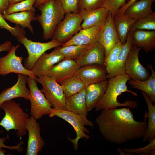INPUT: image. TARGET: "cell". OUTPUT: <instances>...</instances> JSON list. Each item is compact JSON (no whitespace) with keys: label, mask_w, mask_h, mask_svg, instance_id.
I'll return each mask as SVG.
<instances>
[{"label":"cell","mask_w":155,"mask_h":155,"mask_svg":"<svg viewBox=\"0 0 155 155\" xmlns=\"http://www.w3.org/2000/svg\"><path fill=\"white\" fill-rule=\"evenodd\" d=\"M155 0H138L125 10L124 14L133 19L138 20L145 17L153 12L152 5Z\"/></svg>","instance_id":"obj_24"},{"label":"cell","mask_w":155,"mask_h":155,"mask_svg":"<svg viewBox=\"0 0 155 155\" xmlns=\"http://www.w3.org/2000/svg\"><path fill=\"white\" fill-rule=\"evenodd\" d=\"M137 0H130L127 3H125L124 5L120 8L117 13L121 14H124V11L126 9L133 3Z\"/></svg>","instance_id":"obj_43"},{"label":"cell","mask_w":155,"mask_h":155,"mask_svg":"<svg viewBox=\"0 0 155 155\" xmlns=\"http://www.w3.org/2000/svg\"><path fill=\"white\" fill-rule=\"evenodd\" d=\"M26 126L28 136L26 155H38L45 145L41 136L39 124L31 116L27 119Z\"/></svg>","instance_id":"obj_12"},{"label":"cell","mask_w":155,"mask_h":155,"mask_svg":"<svg viewBox=\"0 0 155 155\" xmlns=\"http://www.w3.org/2000/svg\"><path fill=\"white\" fill-rule=\"evenodd\" d=\"M101 29V27L98 26L81 29L62 46L92 45L98 42Z\"/></svg>","instance_id":"obj_18"},{"label":"cell","mask_w":155,"mask_h":155,"mask_svg":"<svg viewBox=\"0 0 155 155\" xmlns=\"http://www.w3.org/2000/svg\"><path fill=\"white\" fill-rule=\"evenodd\" d=\"M148 67L151 72V75L147 80L145 81L129 80L128 84L131 87L139 90L146 94L152 103L155 102V71L152 64H148Z\"/></svg>","instance_id":"obj_26"},{"label":"cell","mask_w":155,"mask_h":155,"mask_svg":"<svg viewBox=\"0 0 155 155\" xmlns=\"http://www.w3.org/2000/svg\"><path fill=\"white\" fill-rule=\"evenodd\" d=\"M60 47H55L49 53H44L37 59L31 70L36 77L45 75L55 64L65 59L64 55L60 52Z\"/></svg>","instance_id":"obj_13"},{"label":"cell","mask_w":155,"mask_h":155,"mask_svg":"<svg viewBox=\"0 0 155 155\" xmlns=\"http://www.w3.org/2000/svg\"><path fill=\"white\" fill-rule=\"evenodd\" d=\"M91 46L71 45L62 46L60 47L59 51L64 55L65 59L75 60L81 57Z\"/></svg>","instance_id":"obj_31"},{"label":"cell","mask_w":155,"mask_h":155,"mask_svg":"<svg viewBox=\"0 0 155 155\" xmlns=\"http://www.w3.org/2000/svg\"><path fill=\"white\" fill-rule=\"evenodd\" d=\"M148 116L146 111L143 121H138L127 108H104L101 110L96 121L105 139L121 144L144 137L147 129Z\"/></svg>","instance_id":"obj_1"},{"label":"cell","mask_w":155,"mask_h":155,"mask_svg":"<svg viewBox=\"0 0 155 155\" xmlns=\"http://www.w3.org/2000/svg\"><path fill=\"white\" fill-rule=\"evenodd\" d=\"M82 21L80 13H65L64 19L56 28L51 39L60 43H65L82 29Z\"/></svg>","instance_id":"obj_7"},{"label":"cell","mask_w":155,"mask_h":155,"mask_svg":"<svg viewBox=\"0 0 155 155\" xmlns=\"http://www.w3.org/2000/svg\"><path fill=\"white\" fill-rule=\"evenodd\" d=\"M114 24L121 43L126 42L130 30L137 20L133 19L124 14L116 13L113 16Z\"/></svg>","instance_id":"obj_25"},{"label":"cell","mask_w":155,"mask_h":155,"mask_svg":"<svg viewBox=\"0 0 155 155\" xmlns=\"http://www.w3.org/2000/svg\"><path fill=\"white\" fill-rule=\"evenodd\" d=\"M49 0H36L34 5V7H37L38 6Z\"/></svg>","instance_id":"obj_45"},{"label":"cell","mask_w":155,"mask_h":155,"mask_svg":"<svg viewBox=\"0 0 155 155\" xmlns=\"http://www.w3.org/2000/svg\"><path fill=\"white\" fill-rule=\"evenodd\" d=\"M36 0H25L16 4L9 5L5 15L24 11L36 12L33 6Z\"/></svg>","instance_id":"obj_33"},{"label":"cell","mask_w":155,"mask_h":155,"mask_svg":"<svg viewBox=\"0 0 155 155\" xmlns=\"http://www.w3.org/2000/svg\"><path fill=\"white\" fill-rule=\"evenodd\" d=\"M108 83L106 80L86 86V104L88 112L95 108L105 92Z\"/></svg>","instance_id":"obj_21"},{"label":"cell","mask_w":155,"mask_h":155,"mask_svg":"<svg viewBox=\"0 0 155 155\" xmlns=\"http://www.w3.org/2000/svg\"><path fill=\"white\" fill-rule=\"evenodd\" d=\"M105 0H79L80 12L96 9L102 7Z\"/></svg>","instance_id":"obj_37"},{"label":"cell","mask_w":155,"mask_h":155,"mask_svg":"<svg viewBox=\"0 0 155 155\" xmlns=\"http://www.w3.org/2000/svg\"><path fill=\"white\" fill-rule=\"evenodd\" d=\"M66 110L80 115L88 112L86 99L85 88L80 92L66 98Z\"/></svg>","instance_id":"obj_27"},{"label":"cell","mask_w":155,"mask_h":155,"mask_svg":"<svg viewBox=\"0 0 155 155\" xmlns=\"http://www.w3.org/2000/svg\"><path fill=\"white\" fill-rule=\"evenodd\" d=\"M141 49L133 44L126 61L125 74L133 80L145 81L150 76L148 69L139 61V53Z\"/></svg>","instance_id":"obj_11"},{"label":"cell","mask_w":155,"mask_h":155,"mask_svg":"<svg viewBox=\"0 0 155 155\" xmlns=\"http://www.w3.org/2000/svg\"><path fill=\"white\" fill-rule=\"evenodd\" d=\"M130 79L129 77L126 74L119 75L108 78L106 90L95 107L96 110L98 111L103 109L115 108L121 106L135 108L138 106L136 102L127 100L121 103L118 102L117 99L118 96L126 92L135 96H137V93L127 88L126 83Z\"/></svg>","instance_id":"obj_2"},{"label":"cell","mask_w":155,"mask_h":155,"mask_svg":"<svg viewBox=\"0 0 155 155\" xmlns=\"http://www.w3.org/2000/svg\"><path fill=\"white\" fill-rule=\"evenodd\" d=\"M17 40L25 46L28 51V56L24 60V66L30 71L37 59L46 51L63 44L54 39L45 43L34 42L26 37L19 38Z\"/></svg>","instance_id":"obj_9"},{"label":"cell","mask_w":155,"mask_h":155,"mask_svg":"<svg viewBox=\"0 0 155 155\" xmlns=\"http://www.w3.org/2000/svg\"><path fill=\"white\" fill-rule=\"evenodd\" d=\"M36 81L42 85L41 90L53 108L66 110V98L59 83L54 79L46 75L38 77Z\"/></svg>","instance_id":"obj_6"},{"label":"cell","mask_w":155,"mask_h":155,"mask_svg":"<svg viewBox=\"0 0 155 155\" xmlns=\"http://www.w3.org/2000/svg\"><path fill=\"white\" fill-rule=\"evenodd\" d=\"M49 115L50 117L56 116L61 118L72 126L75 131L76 137L73 139L69 137L68 139L72 143L76 151L78 150V142L80 139L85 138L88 140L90 138L89 135L87 134L89 133V131L85 126L92 127L94 124L88 119L86 115H80L66 110L53 108H51Z\"/></svg>","instance_id":"obj_5"},{"label":"cell","mask_w":155,"mask_h":155,"mask_svg":"<svg viewBox=\"0 0 155 155\" xmlns=\"http://www.w3.org/2000/svg\"><path fill=\"white\" fill-rule=\"evenodd\" d=\"M37 8L41 12L36 18L43 30V38L51 39L57 26L64 19L65 12L58 0H49Z\"/></svg>","instance_id":"obj_3"},{"label":"cell","mask_w":155,"mask_h":155,"mask_svg":"<svg viewBox=\"0 0 155 155\" xmlns=\"http://www.w3.org/2000/svg\"><path fill=\"white\" fill-rule=\"evenodd\" d=\"M109 13L108 11L103 7L80 12L79 13L83 21L81 25L82 29L95 26L102 27L106 22Z\"/></svg>","instance_id":"obj_20"},{"label":"cell","mask_w":155,"mask_h":155,"mask_svg":"<svg viewBox=\"0 0 155 155\" xmlns=\"http://www.w3.org/2000/svg\"><path fill=\"white\" fill-rule=\"evenodd\" d=\"M123 45L121 42L117 44L105 58V65L108 73L113 70L117 61L119 52Z\"/></svg>","instance_id":"obj_34"},{"label":"cell","mask_w":155,"mask_h":155,"mask_svg":"<svg viewBox=\"0 0 155 155\" xmlns=\"http://www.w3.org/2000/svg\"><path fill=\"white\" fill-rule=\"evenodd\" d=\"M35 13L30 11H24L3 16L5 19L10 22L18 25L23 29L27 28L32 34H34V28L31 25V22L37 20Z\"/></svg>","instance_id":"obj_28"},{"label":"cell","mask_w":155,"mask_h":155,"mask_svg":"<svg viewBox=\"0 0 155 155\" xmlns=\"http://www.w3.org/2000/svg\"><path fill=\"white\" fill-rule=\"evenodd\" d=\"M20 46L19 45L12 46L6 55L0 57V75L5 76L11 73L22 74L36 80L37 77L22 65L23 57L16 54V51Z\"/></svg>","instance_id":"obj_10"},{"label":"cell","mask_w":155,"mask_h":155,"mask_svg":"<svg viewBox=\"0 0 155 155\" xmlns=\"http://www.w3.org/2000/svg\"><path fill=\"white\" fill-rule=\"evenodd\" d=\"M105 51L98 42L91 45L80 57L75 59L80 67L91 64H98L105 67Z\"/></svg>","instance_id":"obj_19"},{"label":"cell","mask_w":155,"mask_h":155,"mask_svg":"<svg viewBox=\"0 0 155 155\" xmlns=\"http://www.w3.org/2000/svg\"><path fill=\"white\" fill-rule=\"evenodd\" d=\"M12 46L11 42L9 41H6L0 44V53L4 51L8 52L10 50Z\"/></svg>","instance_id":"obj_42"},{"label":"cell","mask_w":155,"mask_h":155,"mask_svg":"<svg viewBox=\"0 0 155 155\" xmlns=\"http://www.w3.org/2000/svg\"><path fill=\"white\" fill-rule=\"evenodd\" d=\"M98 42L105 49V58L112 49L121 42L114 24L113 16L109 13L105 23L101 27Z\"/></svg>","instance_id":"obj_14"},{"label":"cell","mask_w":155,"mask_h":155,"mask_svg":"<svg viewBox=\"0 0 155 155\" xmlns=\"http://www.w3.org/2000/svg\"><path fill=\"white\" fill-rule=\"evenodd\" d=\"M9 138V135H8L6 137L0 138V150L2 149V148H5L13 150H15L18 152H21L23 150V148L21 147L23 144V141L21 140L20 142L18 144L13 146H9L5 145L4 142L6 140Z\"/></svg>","instance_id":"obj_40"},{"label":"cell","mask_w":155,"mask_h":155,"mask_svg":"<svg viewBox=\"0 0 155 155\" xmlns=\"http://www.w3.org/2000/svg\"><path fill=\"white\" fill-rule=\"evenodd\" d=\"M77 73L86 86L106 80L108 73L105 67L98 64L80 67Z\"/></svg>","instance_id":"obj_17"},{"label":"cell","mask_w":155,"mask_h":155,"mask_svg":"<svg viewBox=\"0 0 155 155\" xmlns=\"http://www.w3.org/2000/svg\"><path fill=\"white\" fill-rule=\"evenodd\" d=\"M59 84L62 88L66 98L80 92L86 86L77 73Z\"/></svg>","instance_id":"obj_29"},{"label":"cell","mask_w":155,"mask_h":155,"mask_svg":"<svg viewBox=\"0 0 155 155\" xmlns=\"http://www.w3.org/2000/svg\"><path fill=\"white\" fill-rule=\"evenodd\" d=\"M132 32L129 31L126 41L119 52L117 61L113 70L106 75L107 79L119 75L125 74L126 61L133 45Z\"/></svg>","instance_id":"obj_22"},{"label":"cell","mask_w":155,"mask_h":155,"mask_svg":"<svg viewBox=\"0 0 155 155\" xmlns=\"http://www.w3.org/2000/svg\"></svg>","instance_id":"obj_48"},{"label":"cell","mask_w":155,"mask_h":155,"mask_svg":"<svg viewBox=\"0 0 155 155\" xmlns=\"http://www.w3.org/2000/svg\"><path fill=\"white\" fill-rule=\"evenodd\" d=\"M37 82L35 79L28 77L27 83L30 93L29 100L31 103L30 114L36 120L49 115L52 108L44 94L38 88Z\"/></svg>","instance_id":"obj_8"},{"label":"cell","mask_w":155,"mask_h":155,"mask_svg":"<svg viewBox=\"0 0 155 155\" xmlns=\"http://www.w3.org/2000/svg\"><path fill=\"white\" fill-rule=\"evenodd\" d=\"M28 77L24 74H18V79L16 84L3 90L0 94V105L5 102L17 98L29 100L30 91L26 86Z\"/></svg>","instance_id":"obj_15"},{"label":"cell","mask_w":155,"mask_h":155,"mask_svg":"<svg viewBox=\"0 0 155 155\" xmlns=\"http://www.w3.org/2000/svg\"><path fill=\"white\" fill-rule=\"evenodd\" d=\"M80 67L73 59H64L53 65L46 73L59 83L75 74Z\"/></svg>","instance_id":"obj_16"},{"label":"cell","mask_w":155,"mask_h":155,"mask_svg":"<svg viewBox=\"0 0 155 155\" xmlns=\"http://www.w3.org/2000/svg\"><path fill=\"white\" fill-rule=\"evenodd\" d=\"M25 0H9V5Z\"/></svg>","instance_id":"obj_46"},{"label":"cell","mask_w":155,"mask_h":155,"mask_svg":"<svg viewBox=\"0 0 155 155\" xmlns=\"http://www.w3.org/2000/svg\"><path fill=\"white\" fill-rule=\"evenodd\" d=\"M0 108L5 113L0 122V125L7 131L12 129L15 130L18 137L20 139L25 136L27 133L26 123L29 115L24 111L20 104L10 100L2 103Z\"/></svg>","instance_id":"obj_4"},{"label":"cell","mask_w":155,"mask_h":155,"mask_svg":"<svg viewBox=\"0 0 155 155\" xmlns=\"http://www.w3.org/2000/svg\"><path fill=\"white\" fill-rule=\"evenodd\" d=\"M6 151L2 149L0 150V155H5V153Z\"/></svg>","instance_id":"obj_47"},{"label":"cell","mask_w":155,"mask_h":155,"mask_svg":"<svg viewBox=\"0 0 155 155\" xmlns=\"http://www.w3.org/2000/svg\"><path fill=\"white\" fill-rule=\"evenodd\" d=\"M142 94L147 105L148 108L147 129L144 136L142 138L143 142L148 140L149 142L155 138V106L152 104L148 96L145 93Z\"/></svg>","instance_id":"obj_30"},{"label":"cell","mask_w":155,"mask_h":155,"mask_svg":"<svg viewBox=\"0 0 155 155\" xmlns=\"http://www.w3.org/2000/svg\"><path fill=\"white\" fill-rule=\"evenodd\" d=\"M122 150L127 152L131 153L133 155L137 154L139 155H155V138L144 147L136 149L123 148Z\"/></svg>","instance_id":"obj_36"},{"label":"cell","mask_w":155,"mask_h":155,"mask_svg":"<svg viewBox=\"0 0 155 155\" xmlns=\"http://www.w3.org/2000/svg\"><path fill=\"white\" fill-rule=\"evenodd\" d=\"M133 44L148 53L155 48V30L137 29L132 32Z\"/></svg>","instance_id":"obj_23"},{"label":"cell","mask_w":155,"mask_h":155,"mask_svg":"<svg viewBox=\"0 0 155 155\" xmlns=\"http://www.w3.org/2000/svg\"><path fill=\"white\" fill-rule=\"evenodd\" d=\"M117 151L119 153L120 155H133L131 153L126 152L121 149L120 147L117 148Z\"/></svg>","instance_id":"obj_44"},{"label":"cell","mask_w":155,"mask_h":155,"mask_svg":"<svg viewBox=\"0 0 155 155\" xmlns=\"http://www.w3.org/2000/svg\"><path fill=\"white\" fill-rule=\"evenodd\" d=\"M155 30V13L153 12L147 16L138 20L130 30L133 32L137 30Z\"/></svg>","instance_id":"obj_32"},{"label":"cell","mask_w":155,"mask_h":155,"mask_svg":"<svg viewBox=\"0 0 155 155\" xmlns=\"http://www.w3.org/2000/svg\"><path fill=\"white\" fill-rule=\"evenodd\" d=\"M65 13H79V0H58Z\"/></svg>","instance_id":"obj_39"},{"label":"cell","mask_w":155,"mask_h":155,"mask_svg":"<svg viewBox=\"0 0 155 155\" xmlns=\"http://www.w3.org/2000/svg\"><path fill=\"white\" fill-rule=\"evenodd\" d=\"M0 29L8 31L16 39L25 37L26 32L24 29L18 25L14 27L9 25L6 21L3 16L0 13Z\"/></svg>","instance_id":"obj_35"},{"label":"cell","mask_w":155,"mask_h":155,"mask_svg":"<svg viewBox=\"0 0 155 155\" xmlns=\"http://www.w3.org/2000/svg\"><path fill=\"white\" fill-rule=\"evenodd\" d=\"M9 6V0H0V13L3 16L5 12Z\"/></svg>","instance_id":"obj_41"},{"label":"cell","mask_w":155,"mask_h":155,"mask_svg":"<svg viewBox=\"0 0 155 155\" xmlns=\"http://www.w3.org/2000/svg\"><path fill=\"white\" fill-rule=\"evenodd\" d=\"M126 0H105L102 7L106 9L113 16L126 3Z\"/></svg>","instance_id":"obj_38"}]
</instances>
